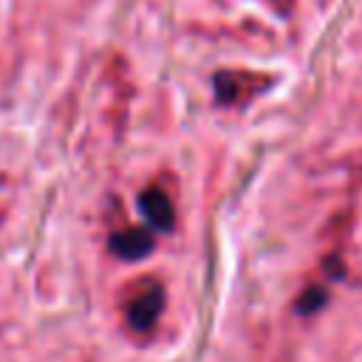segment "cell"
Masks as SVG:
<instances>
[{"label":"cell","mask_w":362,"mask_h":362,"mask_svg":"<svg viewBox=\"0 0 362 362\" xmlns=\"http://www.w3.org/2000/svg\"><path fill=\"white\" fill-rule=\"evenodd\" d=\"M164 311V286L156 277H139L130 283V288L122 297V314L130 331L147 334L156 328L158 317Z\"/></svg>","instance_id":"1"},{"label":"cell","mask_w":362,"mask_h":362,"mask_svg":"<svg viewBox=\"0 0 362 362\" xmlns=\"http://www.w3.org/2000/svg\"><path fill=\"white\" fill-rule=\"evenodd\" d=\"M272 85L269 74H257V71H243V68H226L218 71L212 76V88H215V99L221 105L229 107H240L249 105L255 96H260L266 88Z\"/></svg>","instance_id":"2"},{"label":"cell","mask_w":362,"mask_h":362,"mask_svg":"<svg viewBox=\"0 0 362 362\" xmlns=\"http://www.w3.org/2000/svg\"><path fill=\"white\" fill-rule=\"evenodd\" d=\"M153 246H156V240L144 226H122L110 235V252L122 260H139V257L150 255Z\"/></svg>","instance_id":"3"},{"label":"cell","mask_w":362,"mask_h":362,"mask_svg":"<svg viewBox=\"0 0 362 362\" xmlns=\"http://www.w3.org/2000/svg\"><path fill=\"white\" fill-rule=\"evenodd\" d=\"M139 209L141 215L161 232H170L175 226V206H173V198L161 189V187H147L141 195H139Z\"/></svg>","instance_id":"4"}]
</instances>
